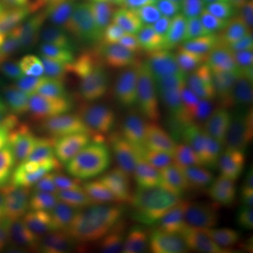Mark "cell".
I'll return each mask as SVG.
<instances>
[{"label":"cell","instance_id":"d4e9b609","mask_svg":"<svg viewBox=\"0 0 253 253\" xmlns=\"http://www.w3.org/2000/svg\"><path fill=\"white\" fill-rule=\"evenodd\" d=\"M117 1H120V0H72L71 3L62 6L61 10H62L65 18H66V23L69 24L75 18H78L84 13L104 9V7L111 6Z\"/></svg>","mask_w":253,"mask_h":253},{"label":"cell","instance_id":"4dcf8cb0","mask_svg":"<svg viewBox=\"0 0 253 253\" xmlns=\"http://www.w3.org/2000/svg\"><path fill=\"white\" fill-rule=\"evenodd\" d=\"M244 253H253V231L251 232V235H249L246 244H245Z\"/></svg>","mask_w":253,"mask_h":253},{"label":"cell","instance_id":"e575fe53","mask_svg":"<svg viewBox=\"0 0 253 253\" xmlns=\"http://www.w3.org/2000/svg\"><path fill=\"white\" fill-rule=\"evenodd\" d=\"M241 1H242V6H241V11H242V10L246 7V4H248L249 1H252V0H241Z\"/></svg>","mask_w":253,"mask_h":253},{"label":"cell","instance_id":"6da1fadb","mask_svg":"<svg viewBox=\"0 0 253 253\" xmlns=\"http://www.w3.org/2000/svg\"><path fill=\"white\" fill-rule=\"evenodd\" d=\"M128 58L170 87L186 89L204 79L206 68L191 46L180 6L154 4Z\"/></svg>","mask_w":253,"mask_h":253},{"label":"cell","instance_id":"f1b7e54d","mask_svg":"<svg viewBox=\"0 0 253 253\" xmlns=\"http://www.w3.org/2000/svg\"><path fill=\"white\" fill-rule=\"evenodd\" d=\"M13 229H14V224H10V222L0 219V249L6 245Z\"/></svg>","mask_w":253,"mask_h":253},{"label":"cell","instance_id":"d6986e66","mask_svg":"<svg viewBox=\"0 0 253 253\" xmlns=\"http://www.w3.org/2000/svg\"><path fill=\"white\" fill-rule=\"evenodd\" d=\"M229 193L245 214L253 215V136L236 151L229 170Z\"/></svg>","mask_w":253,"mask_h":253},{"label":"cell","instance_id":"d6a6232c","mask_svg":"<svg viewBox=\"0 0 253 253\" xmlns=\"http://www.w3.org/2000/svg\"><path fill=\"white\" fill-rule=\"evenodd\" d=\"M9 17V14H7V10L4 9L1 4H0V24L6 20V18Z\"/></svg>","mask_w":253,"mask_h":253},{"label":"cell","instance_id":"4316f807","mask_svg":"<svg viewBox=\"0 0 253 253\" xmlns=\"http://www.w3.org/2000/svg\"><path fill=\"white\" fill-rule=\"evenodd\" d=\"M235 86L253 96V65H251L248 68V71L239 78V81L236 82Z\"/></svg>","mask_w":253,"mask_h":253},{"label":"cell","instance_id":"d590c367","mask_svg":"<svg viewBox=\"0 0 253 253\" xmlns=\"http://www.w3.org/2000/svg\"><path fill=\"white\" fill-rule=\"evenodd\" d=\"M181 1H184V0H181Z\"/></svg>","mask_w":253,"mask_h":253},{"label":"cell","instance_id":"83f0119b","mask_svg":"<svg viewBox=\"0 0 253 253\" xmlns=\"http://www.w3.org/2000/svg\"><path fill=\"white\" fill-rule=\"evenodd\" d=\"M184 1H207V3H214L218 6H222L225 9H232L241 11L242 1L241 0H184Z\"/></svg>","mask_w":253,"mask_h":253},{"label":"cell","instance_id":"836d02e7","mask_svg":"<svg viewBox=\"0 0 253 253\" xmlns=\"http://www.w3.org/2000/svg\"><path fill=\"white\" fill-rule=\"evenodd\" d=\"M33 253H56L52 249H49V248H40V246H37V249Z\"/></svg>","mask_w":253,"mask_h":253},{"label":"cell","instance_id":"3957f363","mask_svg":"<svg viewBox=\"0 0 253 253\" xmlns=\"http://www.w3.org/2000/svg\"><path fill=\"white\" fill-rule=\"evenodd\" d=\"M215 173L217 149L201 126L161 156L158 184L169 201L184 204L207 193Z\"/></svg>","mask_w":253,"mask_h":253},{"label":"cell","instance_id":"44dd1931","mask_svg":"<svg viewBox=\"0 0 253 253\" xmlns=\"http://www.w3.org/2000/svg\"><path fill=\"white\" fill-rule=\"evenodd\" d=\"M0 141L14 156L30 162L48 149L38 132L37 124L26 121L7 123L0 131Z\"/></svg>","mask_w":253,"mask_h":253},{"label":"cell","instance_id":"ac0fdd59","mask_svg":"<svg viewBox=\"0 0 253 253\" xmlns=\"http://www.w3.org/2000/svg\"><path fill=\"white\" fill-rule=\"evenodd\" d=\"M87 155L69 154L61 151L46 149L31 162V172L38 176L41 180L54 186L58 190H62L72 184L81 166L87 159Z\"/></svg>","mask_w":253,"mask_h":253},{"label":"cell","instance_id":"7c38bea8","mask_svg":"<svg viewBox=\"0 0 253 253\" xmlns=\"http://www.w3.org/2000/svg\"><path fill=\"white\" fill-rule=\"evenodd\" d=\"M71 186L101 196H124L136 193L126 162L91 152L78 170Z\"/></svg>","mask_w":253,"mask_h":253},{"label":"cell","instance_id":"277c9868","mask_svg":"<svg viewBox=\"0 0 253 253\" xmlns=\"http://www.w3.org/2000/svg\"><path fill=\"white\" fill-rule=\"evenodd\" d=\"M158 231L174 253H228L231 228L215 212L194 207L165 210Z\"/></svg>","mask_w":253,"mask_h":253},{"label":"cell","instance_id":"5bb4252c","mask_svg":"<svg viewBox=\"0 0 253 253\" xmlns=\"http://www.w3.org/2000/svg\"><path fill=\"white\" fill-rule=\"evenodd\" d=\"M82 120L86 126L87 148H90L91 154L126 162L134 148L139 145V126H126L83 111Z\"/></svg>","mask_w":253,"mask_h":253},{"label":"cell","instance_id":"7402d4cb","mask_svg":"<svg viewBox=\"0 0 253 253\" xmlns=\"http://www.w3.org/2000/svg\"><path fill=\"white\" fill-rule=\"evenodd\" d=\"M224 44L234 48L253 65V17L245 14L231 20L224 36Z\"/></svg>","mask_w":253,"mask_h":253},{"label":"cell","instance_id":"ba28073f","mask_svg":"<svg viewBox=\"0 0 253 253\" xmlns=\"http://www.w3.org/2000/svg\"><path fill=\"white\" fill-rule=\"evenodd\" d=\"M194 106L204 123L219 134L253 135V96L238 86H203L194 100Z\"/></svg>","mask_w":253,"mask_h":253},{"label":"cell","instance_id":"9a60e30c","mask_svg":"<svg viewBox=\"0 0 253 253\" xmlns=\"http://www.w3.org/2000/svg\"><path fill=\"white\" fill-rule=\"evenodd\" d=\"M82 253H174L158 229L126 226L84 241Z\"/></svg>","mask_w":253,"mask_h":253},{"label":"cell","instance_id":"8fae6325","mask_svg":"<svg viewBox=\"0 0 253 253\" xmlns=\"http://www.w3.org/2000/svg\"><path fill=\"white\" fill-rule=\"evenodd\" d=\"M180 11L191 46L206 68L210 56L224 44L231 21L226 9L207 1H184L180 4Z\"/></svg>","mask_w":253,"mask_h":253},{"label":"cell","instance_id":"9c48e42d","mask_svg":"<svg viewBox=\"0 0 253 253\" xmlns=\"http://www.w3.org/2000/svg\"><path fill=\"white\" fill-rule=\"evenodd\" d=\"M152 6V0H120L93 11L89 20L93 37L107 51L128 56Z\"/></svg>","mask_w":253,"mask_h":253},{"label":"cell","instance_id":"ffe728a7","mask_svg":"<svg viewBox=\"0 0 253 253\" xmlns=\"http://www.w3.org/2000/svg\"><path fill=\"white\" fill-rule=\"evenodd\" d=\"M251 63L231 46L222 45L210 56L204 71V86L208 87H226L235 86Z\"/></svg>","mask_w":253,"mask_h":253},{"label":"cell","instance_id":"7a4b0ae2","mask_svg":"<svg viewBox=\"0 0 253 253\" xmlns=\"http://www.w3.org/2000/svg\"><path fill=\"white\" fill-rule=\"evenodd\" d=\"M146 215V204L138 194L101 196L73 186L59 191L58 225L72 239L93 236L136 225Z\"/></svg>","mask_w":253,"mask_h":253},{"label":"cell","instance_id":"52a82bcc","mask_svg":"<svg viewBox=\"0 0 253 253\" xmlns=\"http://www.w3.org/2000/svg\"><path fill=\"white\" fill-rule=\"evenodd\" d=\"M4 189L14 217L28 229H46L58 222L59 191L31 170H13L4 176Z\"/></svg>","mask_w":253,"mask_h":253},{"label":"cell","instance_id":"1f68e13d","mask_svg":"<svg viewBox=\"0 0 253 253\" xmlns=\"http://www.w3.org/2000/svg\"><path fill=\"white\" fill-rule=\"evenodd\" d=\"M242 11H244L246 16H251V17H253V0L252 1H249V3L246 4V7H245Z\"/></svg>","mask_w":253,"mask_h":253},{"label":"cell","instance_id":"cb8c5ba5","mask_svg":"<svg viewBox=\"0 0 253 253\" xmlns=\"http://www.w3.org/2000/svg\"><path fill=\"white\" fill-rule=\"evenodd\" d=\"M38 246L34 232L28 228H14L0 253H33Z\"/></svg>","mask_w":253,"mask_h":253},{"label":"cell","instance_id":"5b68a950","mask_svg":"<svg viewBox=\"0 0 253 253\" xmlns=\"http://www.w3.org/2000/svg\"><path fill=\"white\" fill-rule=\"evenodd\" d=\"M93 38L86 21L54 36L36 52L38 81L44 100H58L79 78L82 59Z\"/></svg>","mask_w":253,"mask_h":253},{"label":"cell","instance_id":"8992f818","mask_svg":"<svg viewBox=\"0 0 253 253\" xmlns=\"http://www.w3.org/2000/svg\"><path fill=\"white\" fill-rule=\"evenodd\" d=\"M68 24L61 9L40 14H18L0 24V71H10Z\"/></svg>","mask_w":253,"mask_h":253},{"label":"cell","instance_id":"4fadbf2b","mask_svg":"<svg viewBox=\"0 0 253 253\" xmlns=\"http://www.w3.org/2000/svg\"><path fill=\"white\" fill-rule=\"evenodd\" d=\"M79 104L83 113L107 118L126 126H141L149 118L145 100L84 84L79 90Z\"/></svg>","mask_w":253,"mask_h":253},{"label":"cell","instance_id":"f546056e","mask_svg":"<svg viewBox=\"0 0 253 253\" xmlns=\"http://www.w3.org/2000/svg\"><path fill=\"white\" fill-rule=\"evenodd\" d=\"M11 120H13V118L10 117L9 113L4 110V107H3L1 103H0V131H1V128L6 126L7 123H10Z\"/></svg>","mask_w":253,"mask_h":253},{"label":"cell","instance_id":"30bf717a","mask_svg":"<svg viewBox=\"0 0 253 253\" xmlns=\"http://www.w3.org/2000/svg\"><path fill=\"white\" fill-rule=\"evenodd\" d=\"M79 78L84 84L123 93L136 99L149 100V89L136 71L135 63L126 55L97 51L82 59Z\"/></svg>","mask_w":253,"mask_h":253},{"label":"cell","instance_id":"e0dca14e","mask_svg":"<svg viewBox=\"0 0 253 253\" xmlns=\"http://www.w3.org/2000/svg\"><path fill=\"white\" fill-rule=\"evenodd\" d=\"M42 99L36 65V52L14 66L0 86V103L11 118Z\"/></svg>","mask_w":253,"mask_h":253},{"label":"cell","instance_id":"2e32d148","mask_svg":"<svg viewBox=\"0 0 253 253\" xmlns=\"http://www.w3.org/2000/svg\"><path fill=\"white\" fill-rule=\"evenodd\" d=\"M48 149L82 154L87 149V132L82 117L69 110H52L37 123Z\"/></svg>","mask_w":253,"mask_h":253},{"label":"cell","instance_id":"603a6c76","mask_svg":"<svg viewBox=\"0 0 253 253\" xmlns=\"http://www.w3.org/2000/svg\"><path fill=\"white\" fill-rule=\"evenodd\" d=\"M0 4L17 14H40L61 9V0H0Z\"/></svg>","mask_w":253,"mask_h":253},{"label":"cell","instance_id":"484cf974","mask_svg":"<svg viewBox=\"0 0 253 253\" xmlns=\"http://www.w3.org/2000/svg\"><path fill=\"white\" fill-rule=\"evenodd\" d=\"M0 219L10 222V224H14L16 222V217H14V212L10 207L9 201L6 194L0 190Z\"/></svg>","mask_w":253,"mask_h":253}]
</instances>
